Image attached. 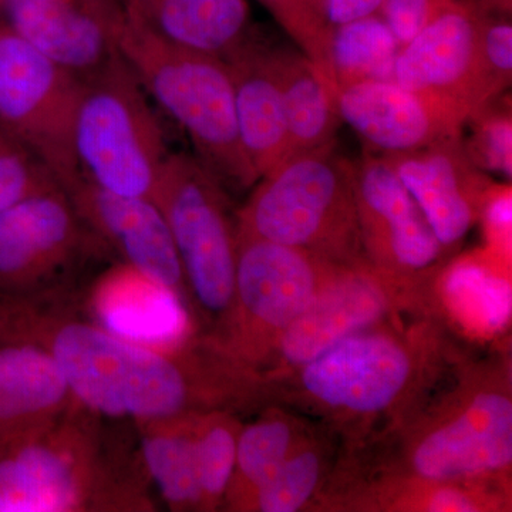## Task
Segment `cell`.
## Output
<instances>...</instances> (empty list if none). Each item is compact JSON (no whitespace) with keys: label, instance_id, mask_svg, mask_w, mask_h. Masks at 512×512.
<instances>
[{"label":"cell","instance_id":"6da1fadb","mask_svg":"<svg viewBox=\"0 0 512 512\" xmlns=\"http://www.w3.org/2000/svg\"><path fill=\"white\" fill-rule=\"evenodd\" d=\"M0 339L42 346L77 402L111 420L238 413L269 393L264 377L211 336L143 345L104 329L77 303L0 309Z\"/></svg>","mask_w":512,"mask_h":512},{"label":"cell","instance_id":"7a4b0ae2","mask_svg":"<svg viewBox=\"0 0 512 512\" xmlns=\"http://www.w3.org/2000/svg\"><path fill=\"white\" fill-rule=\"evenodd\" d=\"M76 402L0 446V512L157 511L140 448ZM138 443V441H137Z\"/></svg>","mask_w":512,"mask_h":512},{"label":"cell","instance_id":"3957f363","mask_svg":"<svg viewBox=\"0 0 512 512\" xmlns=\"http://www.w3.org/2000/svg\"><path fill=\"white\" fill-rule=\"evenodd\" d=\"M393 319L340 340L272 380L269 390L282 387L286 396L346 429L393 417L404 421V412L427 387L440 343L427 323L407 330Z\"/></svg>","mask_w":512,"mask_h":512},{"label":"cell","instance_id":"277c9868","mask_svg":"<svg viewBox=\"0 0 512 512\" xmlns=\"http://www.w3.org/2000/svg\"><path fill=\"white\" fill-rule=\"evenodd\" d=\"M119 50L148 96L183 128L198 163L229 195L251 190L259 177L239 137L227 63L170 45L127 16Z\"/></svg>","mask_w":512,"mask_h":512},{"label":"cell","instance_id":"5b68a950","mask_svg":"<svg viewBox=\"0 0 512 512\" xmlns=\"http://www.w3.org/2000/svg\"><path fill=\"white\" fill-rule=\"evenodd\" d=\"M237 227L336 264L366 261L352 164L336 141L293 153L261 175L237 210Z\"/></svg>","mask_w":512,"mask_h":512},{"label":"cell","instance_id":"8992f818","mask_svg":"<svg viewBox=\"0 0 512 512\" xmlns=\"http://www.w3.org/2000/svg\"><path fill=\"white\" fill-rule=\"evenodd\" d=\"M116 261L62 187L0 211V309L80 305Z\"/></svg>","mask_w":512,"mask_h":512},{"label":"cell","instance_id":"52a82bcc","mask_svg":"<svg viewBox=\"0 0 512 512\" xmlns=\"http://www.w3.org/2000/svg\"><path fill=\"white\" fill-rule=\"evenodd\" d=\"M154 201L180 259L188 312L198 332L220 340L235 295L237 211L231 195L190 153H170Z\"/></svg>","mask_w":512,"mask_h":512},{"label":"cell","instance_id":"ba28073f","mask_svg":"<svg viewBox=\"0 0 512 512\" xmlns=\"http://www.w3.org/2000/svg\"><path fill=\"white\" fill-rule=\"evenodd\" d=\"M460 382L436 406L407 419L400 483L491 480L510 471V380L477 370Z\"/></svg>","mask_w":512,"mask_h":512},{"label":"cell","instance_id":"9c48e42d","mask_svg":"<svg viewBox=\"0 0 512 512\" xmlns=\"http://www.w3.org/2000/svg\"><path fill=\"white\" fill-rule=\"evenodd\" d=\"M82 82L73 126L77 171L103 190L154 200L170 153L146 90L121 55Z\"/></svg>","mask_w":512,"mask_h":512},{"label":"cell","instance_id":"30bf717a","mask_svg":"<svg viewBox=\"0 0 512 512\" xmlns=\"http://www.w3.org/2000/svg\"><path fill=\"white\" fill-rule=\"evenodd\" d=\"M338 265L237 227L234 305L218 342L262 376L285 330Z\"/></svg>","mask_w":512,"mask_h":512},{"label":"cell","instance_id":"8fae6325","mask_svg":"<svg viewBox=\"0 0 512 512\" xmlns=\"http://www.w3.org/2000/svg\"><path fill=\"white\" fill-rule=\"evenodd\" d=\"M82 87L0 22V128L35 154L60 187L79 174L73 126Z\"/></svg>","mask_w":512,"mask_h":512},{"label":"cell","instance_id":"7c38bea8","mask_svg":"<svg viewBox=\"0 0 512 512\" xmlns=\"http://www.w3.org/2000/svg\"><path fill=\"white\" fill-rule=\"evenodd\" d=\"M416 284L380 271L369 261L339 264L320 286L272 353L264 376L266 384L311 362L340 340L407 311Z\"/></svg>","mask_w":512,"mask_h":512},{"label":"cell","instance_id":"4fadbf2b","mask_svg":"<svg viewBox=\"0 0 512 512\" xmlns=\"http://www.w3.org/2000/svg\"><path fill=\"white\" fill-rule=\"evenodd\" d=\"M350 164L367 261L412 284L427 278L447 252L412 194L379 154L365 150Z\"/></svg>","mask_w":512,"mask_h":512},{"label":"cell","instance_id":"5bb4252c","mask_svg":"<svg viewBox=\"0 0 512 512\" xmlns=\"http://www.w3.org/2000/svg\"><path fill=\"white\" fill-rule=\"evenodd\" d=\"M481 13L457 0L400 49L393 80L461 124L485 101L478 72Z\"/></svg>","mask_w":512,"mask_h":512},{"label":"cell","instance_id":"9a60e30c","mask_svg":"<svg viewBox=\"0 0 512 512\" xmlns=\"http://www.w3.org/2000/svg\"><path fill=\"white\" fill-rule=\"evenodd\" d=\"M3 25L77 79L120 56L126 13L119 0H2Z\"/></svg>","mask_w":512,"mask_h":512},{"label":"cell","instance_id":"2e32d148","mask_svg":"<svg viewBox=\"0 0 512 512\" xmlns=\"http://www.w3.org/2000/svg\"><path fill=\"white\" fill-rule=\"evenodd\" d=\"M83 221L114 258L173 291L188 311L187 289L170 228L154 200L124 197L82 175L62 185ZM190 313V312H188Z\"/></svg>","mask_w":512,"mask_h":512},{"label":"cell","instance_id":"e0dca14e","mask_svg":"<svg viewBox=\"0 0 512 512\" xmlns=\"http://www.w3.org/2000/svg\"><path fill=\"white\" fill-rule=\"evenodd\" d=\"M382 157L412 194L444 251L457 248L480 221L494 185L471 163L460 136Z\"/></svg>","mask_w":512,"mask_h":512},{"label":"cell","instance_id":"ac0fdd59","mask_svg":"<svg viewBox=\"0 0 512 512\" xmlns=\"http://www.w3.org/2000/svg\"><path fill=\"white\" fill-rule=\"evenodd\" d=\"M80 311L114 335L143 345H177L198 332L173 291L119 261L93 279Z\"/></svg>","mask_w":512,"mask_h":512},{"label":"cell","instance_id":"d6986e66","mask_svg":"<svg viewBox=\"0 0 512 512\" xmlns=\"http://www.w3.org/2000/svg\"><path fill=\"white\" fill-rule=\"evenodd\" d=\"M338 107L366 146L379 154L404 153L461 134L463 124L394 80L340 89Z\"/></svg>","mask_w":512,"mask_h":512},{"label":"cell","instance_id":"ffe728a7","mask_svg":"<svg viewBox=\"0 0 512 512\" xmlns=\"http://www.w3.org/2000/svg\"><path fill=\"white\" fill-rule=\"evenodd\" d=\"M269 37L255 28L224 60L234 86L239 137L258 177L291 156L284 100L269 59Z\"/></svg>","mask_w":512,"mask_h":512},{"label":"cell","instance_id":"44dd1931","mask_svg":"<svg viewBox=\"0 0 512 512\" xmlns=\"http://www.w3.org/2000/svg\"><path fill=\"white\" fill-rule=\"evenodd\" d=\"M127 19L151 35L225 60L252 32L247 0H119Z\"/></svg>","mask_w":512,"mask_h":512},{"label":"cell","instance_id":"7402d4cb","mask_svg":"<svg viewBox=\"0 0 512 512\" xmlns=\"http://www.w3.org/2000/svg\"><path fill=\"white\" fill-rule=\"evenodd\" d=\"M76 402L47 350L0 339V443L46 426Z\"/></svg>","mask_w":512,"mask_h":512},{"label":"cell","instance_id":"603a6c76","mask_svg":"<svg viewBox=\"0 0 512 512\" xmlns=\"http://www.w3.org/2000/svg\"><path fill=\"white\" fill-rule=\"evenodd\" d=\"M269 59L284 100L291 154L335 143L338 96L299 47L269 37Z\"/></svg>","mask_w":512,"mask_h":512},{"label":"cell","instance_id":"cb8c5ba5","mask_svg":"<svg viewBox=\"0 0 512 512\" xmlns=\"http://www.w3.org/2000/svg\"><path fill=\"white\" fill-rule=\"evenodd\" d=\"M201 413L136 421L138 448L151 484L168 510L201 511L195 427Z\"/></svg>","mask_w":512,"mask_h":512},{"label":"cell","instance_id":"d4e9b609","mask_svg":"<svg viewBox=\"0 0 512 512\" xmlns=\"http://www.w3.org/2000/svg\"><path fill=\"white\" fill-rule=\"evenodd\" d=\"M291 414L266 409L239 431L234 476L221 510L242 511L252 494L285 463L305 437Z\"/></svg>","mask_w":512,"mask_h":512},{"label":"cell","instance_id":"484cf974","mask_svg":"<svg viewBox=\"0 0 512 512\" xmlns=\"http://www.w3.org/2000/svg\"><path fill=\"white\" fill-rule=\"evenodd\" d=\"M440 296L460 325L494 336L511 318V284L484 258H468L448 268L441 278Z\"/></svg>","mask_w":512,"mask_h":512},{"label":"cell","instance_id":"4316f807","mask_svg":"<svg viewBox=\"0 0 512 512\" xmlns=\"http://www.w3.org/2000/svg\"><path fill=\"white\" fill-rule=\"evenodd\" d=\"M400 43L380 13L333 28L332 67L338 90L393 80Z\"/></svg>","mask_w":512,"mask_h":512},{"label":"cell","instance_id":"83f0119b","mask_svg":"<svg viewBox=\"0 0 512 512\" xmlns=\"http://www.w3.org/2000/svg\"><path fill=\"white\" fill-rule=\"evenodd\" d=\"M242 423L228 410L201 413L195 427L201 511L221 510L234 476L237 444Z\"/></svg>","mask_w":512,"mask_h":512},{"label":"cell","instance_id":"f1b7e54d","mask_svg":"<svg viewBox=\"0 0 512 512\" xmlns=\"http://www.w3.org/2000/svg\"><path fill=\"white\" fill-rule=\"evenodd\" d=\"M325 450L313 440H306L286 458L252 494L242 511L296 512L301 511L319 490L325 478Z\"/></svg>","mask_w":512,"mask_h":512},{"label":"cell","instance_id":"f546056e","mask_svg":"<svg viewBox=\"0 0 512 512\" xmlns=\"http://www.w3.org/2000/svg\"><path fill=\"white\" fill-rule=\"evenodd\" d=\"M271 12L293 45L299 47L339 96L332 67L333 26L325 12V0H258Z\"/></svg>","mask_w":512,"mask_h":512},{"label":"cell","instance_id":"4dcf8cb0","mask_svg":"<svg viewBox=\"0 0 512 512\" xmlns=\"http://www.w3.org/2000/svg\"><path fill=\"white\" fill-rule=\"evenodd\" d=\"M466 136L460 134L461 144L471 163L484 171L504 175L512 174V117L510 94L503 93L487 101L471 113L463 123Z\"/></svg>","mask_w":512,"mask_h":512},{"label":"cell","instance_id":"1f68e13d","mask_svg":"<svg viewBox=\"0 0 512 512\" xmlns=\"http://www.w3.org/2000/svg\"><path fill=\"white\" fill-rule=\"evenodd\" d=\"M498 480L451 481V483H402L397 491L389 490L390 510L429 512L494 511L503 507L498 491H491L487 483Z\"/></svg>","mask_w":512,"mask_h":512},{"label":"cell","instance_id":"d6a6232c","mask_svg":"<svg viewBox=\"0 0 512 512\" xmlns=\"http://www.w3.org/2000/svg\"><path fill=\"white\" fill-rule=\"evenodd\" d=\"M56 187L49 168L0 128V211Z\"/></svg>","mask_w":512,"mask_h":512},{"label":"cell","instance_id":"836d02e7","mask_svg":"<svg viewBox=\"0 0 512 512\" xmlns=\"http://www.w3.org/2000/svg\"><path fill=\"white\" fill-rule=\"evenodd\" d=\"M478 72L485 101L507 92L512 80L511 16L481 15L477 39Z\"/></svg>","mask_w":512,"mask_h":512},{"label":"cell","instance_id":"e575fe53","mask_svg":"<svg viewBox=\"0 0 512 512\" xmlns=\"http://www.w3.org/2000/svg\"><path fill=\"white\" fill-rule=\"evenodd\" d=\"M457 0H384L380 15L400 46L406 45L427 23Z\"/></svg>","mask_w":512,"mask_h":512},{"label":"cell","instance_id":"d590c367","mask_svg":"<svg viewBox=\"0 0 512 512\" xmlns=\"http://www.w3.org/2000/svg\"><path fill=\"white\" fill-rule=\"evenodd\" d=\"M480 220L485 222L491 244L497 251L507 252L511 238V188L493 187L481 208Z\"/></svg>","mask_w":512,"mask_h":512},{"label":"cell","instance_id":"8d00e7d4","mask_svg":"<svg viewBox=\"0 0 512 512\" xmlns=\"http://www.w3.org/2000/svg\"><path fill=\"white\" fill-rule=\"evenodd\" d=\"M384 0H325L326 18L330 25H343L382 12Z\"/></svg>","mask_w":512,"mask_h":512},{"label":"cell","instance_id":"74e56055","mask_svg":"<svg viewBox=\"0 0 512 512\" xmlns=\"http://www.w3.org/2000/svg\"><path fill=\"white\" fill-rule=\"evenodd\" d=\"M481 15L511 16L512 0H471Z\"/></svg>","mask_w":512,"mask_h":512},{"label":"cell","instance_id":"f35d334b","mask_svg":"<svg viewBox=\"0 0 512 512\" xmlns=\"http://www.w3.org/2000/svg\"><path fill=\"white\" fill-rule=\"evenodd\" d=\"M3 443H0V446H2Z\"/></svg>","mask_w":512,"mask_h":512},{"label":"cell","instance_id":"ab89813d","mask_svg":"<svg viewBox=\"0 0 512 512\" xmlns=\"http://www.w3.org/2000/svg\"><path fill=\"white\" fill-rule=\"evenodd\" d=\"M0 2H2V0H0Z\"/></svg>","mask_w":512,"mask_h":512}]
</instances>
